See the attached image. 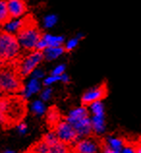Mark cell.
I'll list each match as a JSON object with an SVG mask.
<instances>
[{"label": "cell", "instance_id": "obj_33", "mask_svg": "<svg viewBox=\"0 0 141 153\" xmlns=\"http://www.w3.org/2000/svg\"><path fill=\"white\" fill-rule=\"evenodd\" d=\"M2 153H15L14 150H11V149H6L5 151H3Z\"/></svg>", "mask_w": 141, "mask_h": 153}, {"label": "cell", "instance_id": "obj_6", "mask_svg": "<svg viewBox=\"0 0 141 153\" xmlns=\"http://www.w3.org/2000/svg\"><path fill=\"white\" fill-rule=\"evenodd\" d=\"M44 56L43 52L40 51H32L29 54H28L25 58H24L21 63L19 64L18 73L19 76L22 78L25 76H29L31 73L33 72L36 68L40 66V64L43 62Z\"/></svg>", "mask_w": 141, "mask_h": 153}, {"label": "cell", "instance_id": "obj_14", "mask_svg": "<svg viewBox=\"0 0 141 153\" xmlns=\"http://www.w3.org/2000/svg\"><path fill=\"white\" fill-rule=\"evenodd\" d=\"M90 112L88 111V108L86 106H82L81 107H78V108H75L74 110H72L69 114H68L66 120L69 123L71 124H74L78 120L82 119L84 117H87V116H90Z\"/></svg>", "mask_w": 141, "mask_h": 153}, {"label": "cell", "instance_id": "obj_9", "mask_svg": "<svg viewBox=\"0 0 141 153\" xmlns=\"http://www.w3.org/2000/svg\"><path fill=\"white\" fill-rule=\"evenodd\" d=\"M7 8L11 19L21 18L27 12V6L24 0H6Z\"/></svg>", "mask_w": 141, "mask_h": 153}, {"label": "cell", "instance_id": "obj_5", "mask_svg": "<svg viewBox=\"0 0 141 153\" xmlns=\"http://www.w3.org/2000/svg\"><path fill=\"white\" fill-rule=\"evenodd\" d=\"M22 84L18 76L9 70L0 72V88L6 93H17L22 89Z\"/></svg>", "mask_w": 141, "mask_h": 153}, {"label": "cell", "instance_id": "obj_8", "mask_svg": "<svg viewBox=\"0 0 141 153\" xmlns=\"http://www.w3.org/2000/svg\"><path fill=\"white\" fill-rule=\"evenodd\" d=\"M65 43V38L60 35H53L51 33H45L42 34L41 39L36 47V50L43 51L47 47H59L63 46Z\"/></svg>", "mask_w": 141, "mask_h": 153}, {"label": "cell", "instance_id": "obj_13", "mask_svg": "<svg viewBox=\"0 0 141 153\" xmlns=\"http://www.w3.org/2000/svg\"><path fill=\"white\" fill-rule=\"evenodd\" d=\"M29 21L28 18H16V19H10L5 25H4V30L9 32L11 34L17 35L21 28Z\"/></svg>", "mask_w": 141, "mask_h": 153}, {"label": "cell", "instance_id": "obj_20", "mask_svg": "<svg viewBox=\"0 0 141 153\" xmlns=\"http://www.w3.org/2000/svg\"><path fill=\"white\" fill-rule=\"evenodd\" d=\"M10 19L6 0H0V25H4Z\"/></svg>", "mask_w": 141, "mask_h": 153}, {"label": "cell", "instance_id": "obj_2", "mask_svg": "<svg viewBox=\"0 0 141 153\" xmlns=\"http://www.w3.org/2000/svg\"><path fill=\"white\" fill-rule=\"evenodd\" d=\"M19 47L25 51H35L39 40L42 37V32L36 27L33 22H29L16 35Z\"/></svg>", "mask_w": 141, "mask_h": 153}, {"label": "cell", "instance_id": "obj_21", "mask_svg": "<svg viewBox=\"0 0 141 153\" xmlns=\"http://www.w3.org/2000/svg\"><path fill=\"white\" fill-rule=\"evenodd\" d=\"M87 107H89L88 111H89V112H91L92 115H106V114H104V107L102 101L94 102Z\"/></svg>", "mask_w": 141, "mask_h": 153}, {"label": "cell", "instance_id": "obj_25", "mask_svg": "<svg viewBox=\"0 0 141 153\" xmlns=\"http://www.w3.org/2000/svg\"><path fill=\"white\" fill-rule=\"evenodd\" d=\"M43 84L45 86H51L52 84H54L56 82H60V76H52V75H49L47 76H45V78L43 79Z\"/></svg>", "mask_w": 141, "mask_h": 153}, {"label": "cell", "instance_id": "obj_18", "mask_svg": "<svg viewBox=\"0 0 141 153\" xmlns=\"http://www.w3.org/2000/svg\"><path fill=\"white\" fill-rule=\"evenodd\" d=\"M31 111L36 116H42L45 114L47 111V108L44 101H42V100H36V101H34L31 105Z\"/></svg>", "mask_w": 141, "mask_h": 153}, {"label": "cell", "instance_id": "obj_29", "mask_svg": "<svg viewBox=\"0 0 141 153\" xmlns=\"http://www.w3.org/2000/svg\"><path fill=\"white\" fill-rule=\"evenodd\" d=\"M17 129H18V132L19 134L24 135L27 132V125L24 122H18L17 125Z\"/></svg>", "mask_w": 141, "mask_h": 153}, {"label": "cell", "instance_id": "obj_26", "mask_svg": "<svg viewBox=\"0 0 141 153\" xmlns=\"http://www.w3.org/2000/svg\"><path fill=\"white\" fill-rule=\"evenodd\" d=\"M40 92H41V100L44 102H47L51 98L53 90H52L51 86H46L44 89H41Z\"/></svg>", "mask_w": 141, "mask_h": 153}, {"label": "cell", "instance_id": "obj_31", "mask_svg": "<svg viewBox=\"0 0 141 153\" xmlns=\"http://www.w3.org/2000/svg\"><path fill=\"white\" fill-rule=\"evenodd\" d=\"M121 153H135V148L132 146H124L122 150H121Z\"/></svg>", "mask_w": 141, "mask_h": 153}, {"label": "cell", "instance_id": "obj_12", "mask_svg": "<svg viewBox=\"0 0 141 153\" xmlns=\"http://www.w3.org/2000/svg\"><path fill=\"white\" fill-rule=\"evenodd\" d=\"M42 89V82L40 79L35 78H30L28 82L24 86H22L21 89V95L23 99H28L32 97L33 95L39 93Z\"/></svg>", "mask_w": 141, "mask_h": 153}, {"label": "cell", "instance_id": "obj_30", "mask_svg": "<svg viewBox=\"0 0 141 153\" xmlns=\"http://www.w3.org/2000/svg\"><path fill=\"white\" fill-rule=\"evenodd\" d=\"M70 80H71L70 76L68 75V74H66V73H63L61 76H60V82H63V83L68 84V83L70 82Z\"/></svg>", "mask_w": 141, "mask_h": 153}, {"label": "cell", "instance_id": "obj_32", "mask_svg": "<svg viewBox=\"0 0 141 153\" xmlns=\"http://www.w3.org/2000/svg\"><path fill=\"white\" fill-rule=\"evenodd\" d=\"M103 153H121L120 151L114 150V149H111V148L107 147V146H103Z\"/></svg>", "mask_w": 141, "mask_h": 153}, {"label": "cell", "instance_id": "obj_1", "mask_svg": "<svg viewBox=\"0 0 141 153\" xmlns=\"http://www.w3.org/2000/svg\"><path fill=\"white\" fill-rule=\"evenodd\" d=\"M23 111L22 102L18 98H0V123L2 125L21 122Z\"/></svg>", "mask_w": 141, "mask_h": 153}, {"label": "cell", "instance_id": "obj_7", "mask_svg": "<svg viewBox=\"0 0 141 153\" xmlns=\"http://www.w3.org/2000/svg\"><path fill=\"white\" fill-rule=\"evenodd\" d=\"M107 96V86L106 83H102L98 86H94L88 89L81 97V103L83 106H89L90 104L102 101Z\"/></svg>", "mask_w": 141, "mask_h": 153}, {"label": "cell", "instance_id": "obj_15", "mask_svg": "<svg viewBox=\"0 0 141 153\" xmlns=\"http://www.w3.org/2000/svg\"><path fill=\"white\" fill-rule=\"evenodd\" d=\"M42 52L44 59L47 60V61H52V60L59 58L60 56L65 53V49H64V46L47 47Z\"/></svg>", "mask_w": 141, "mask_h": 153}, {"label": "cell", "instance_id": "obj_28", "mask_svg": "<svg viewBox=\"0 0 141 153\" xmlns=\"http://www.w3.org/2000/svg\"><path fill=\"white\" fill-rule=\"evenodd\" d=\"M31 78H35V79H43L46 76V72L44 71L43 69H41V68H39L37 67L36 69L32 72L31 75H30Z\"/></svg>", "mask_w": 141, "mask_h": 153}, {"label": "cell", "instance_id": "obj_16", "mask_svg": "<svg viewBox=\"0 0 141 153\" xmlns=\"http://www.w3.org/2000/svg\"><path fill=\"white\" fill-rule=\"evenodd\" d=\"M90 119L94 133L100 135L106 131V115H92Z\"/></svg>", "mask_w": 141, "mask_h": 153}, {"label": "cell", "instance_id": "obj_10", "mask_svg": "<svg viewBox=\"0 0 141 153\" xmlns=\"http://www.w3.org/2000/svg\"><path fill=\"white\" fill-rule=\"evenodd\" d=\"M98 152V143L89 137L78 140L75 143V153H97Z\"/></svg>", "mask_w": 141, "mask_h": 153}, {"label": "cell", "instance_id": "obj_11", "mask_svg": "<svg viewBox=\"0 0 141 153\" xmlns=\"http://www.w3.org/2000/svg\"><path fill=\"white\" fill-rule=\"evenodd\" d=\"M72 125L75 129L79 140L83 138H87V137H89L91 135V133L93 132L92 131L90 116H87V117L80 119L78 121H76L75 123L72 124Z\"/></svg>", "mask_w": 141, "mask_h": 153}, {"label": "cell", "instance_id": "obj_4", "mask_svg": "<svg viewBox=\"0 0 141 153\" xmlns=\"http://www.w3.org/2000/svg\"><path fill=\"white\" fill-rule=\"evenodd\" d=\"M54 133L61 143L67 144L75 143L79 140L75 129L67 120H60L55 125Z\"/></svg>", "mask_w": 141, "mask_h": 153}, {"label": "cell", "instance_id": "obj_27", "mask_svg": "<svg viewBox=\"0 0 141 153\" xmlns=\"http://www.w3.org/2000/svg\"><path fill=\"white\" fill-rule=\"evenodd\" d=\"M65 70H66V65L63 63H60L58 65H56L52 71L50 72L49 75H52V76H60L63 73H65Z\"/></svg>", "mask_w": 141, "mask_h": 153}, {"label": "cell", "instance_id": "obj_24", "mask_svg": "<svg viewBox=\"0 0 141 153\" xmlns=\"http://www.w3.org/2000/svg\"><path fill=\"white\" fill-rule=\"evenodd\" d=\"M47 121L51 125H56L60 121V114L59 111L55 108H50L47 112Z\"/></svg>", "mask_w": 141, "mask_h": 153}, {"label": "cell", "instance_id": "obj_17", "mask_svg": "<svg viewBox=\"0 0 141 153\" xmlns=\"http://www.w3.org/2000/svg\"><path fill=\"white\" fill-rule=\"evenodd\" d=\"M104 143H106V146L111 148V149L120 151V152L125 146V142L123 139L118 138V137H113V136L107 137Z\"/></svg>", "mask_w": 141, "mask_h": 153}, {"label": "cell", "instance_id": "obj_23", "mask_svg": "<svg viewBox=\"0 0 141 153\" xmlns=\"http://www.w3.org/2000/svg\"><path fill=\"white\" fill-rule=\"evenodd\" d=\"M42 140L47 144L48 146H54V144L58 143L60 142L54 132H48L47 134L44 135Z\"/></svg>", "mask_w": 141, "mask_h": 153}, {"label": "cell", "instance_id": "obj_34", "mask_svg": "<svg viewBox=\"0 0 141 153\" xmlns=\"http://www.w3.org/2000/svg\"><path fill=\"white\" fill-rule=\"evenodd\" d=\"M1 92H2V91H1V88H0V93H1Z\"/></svg>", "mask_w": 141, "mask_h": 153}, {"label": "cell", "instance_id": "obj_3", "mask_svg": "<svg viewBox=\"0 0 141 153\" xmlns=\"http://www.w3.org/2000/svg\"><path fill=\"white\" fill-rule=\"evenodd\" d=\"M21 47L17 36L5 30L0 31V61H10L19 53Z\"/></svg>", "mask_w": 141, "mask_h": 153}, {"label": "cell", "instance_id": "obj_22", "mask_svg": "<svg viewBox=\"0 0 141 153\" xmlns=\"http://www.w3.org/2000/svg\"><path fill=\"white\" fill-rule=\"evenodd\" d=\"M57 22H58L57 16L53 15V14H50V15L46 16V17L44 18L43 25H44V27H45V28H47V29H49V28L54 27L56 23H57Z\"/></svg>", "mask_w": 141, "mask_h": 153}, {"label": "cell", "instance_id": "obj_19", "mask_svg": "<svg viewBox=\"0 0 141 153\" xmlns=\"http://www.w3.org/2000/svg\"><path fill=\"white\" fill-rule=\"evenodd\" d=\"M83 38V34L79 33L75 37L71 38L70 40H68L66 43H64V49H65V51H74L76 47H78L79 41Z\"/></svg>", "mask_w": 141, "mask_h": 153}]
</instances>
